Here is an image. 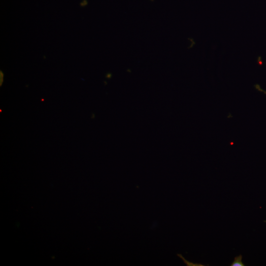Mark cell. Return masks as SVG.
<instances>
[{"instance_id": "obj_1", "label": "cell", "mask_w": 266, "mask_h": 266, "mask_svg": "<svg viewBox=\"0 0 266 266\" xmlns=\"http://www.w3.org/2000/svg\"><path fill=\"white\" fill-rule=\"evenodd\" d=\"M242 256L239 255L238 256L235 257L234 259L233 263L231 265V266H244L245 265L242 262Z\"/></svg>"}]
</instances>
